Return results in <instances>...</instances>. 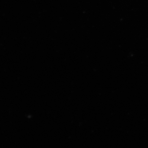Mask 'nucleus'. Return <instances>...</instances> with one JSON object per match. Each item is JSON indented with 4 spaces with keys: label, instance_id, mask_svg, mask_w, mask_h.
Wrapping results in <instances>:
<instances>
[]
</instances>
